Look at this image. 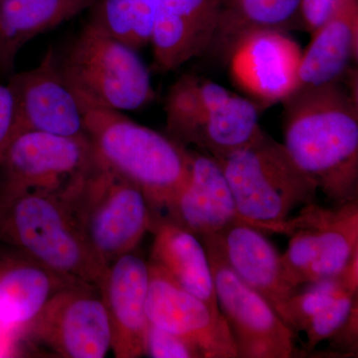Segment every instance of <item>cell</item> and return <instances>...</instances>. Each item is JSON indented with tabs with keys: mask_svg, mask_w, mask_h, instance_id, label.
<instances>
[{
	"mask_svg": "<svg viewBox=\"0 0 358 358\" xmlns=\"http://www.w3.org/2000/svg\"><path fill=\"white\" fill-rule=\"evenodd\" d=\"M284 103V145L333 206L358 200L357 68L294 91Z\"/></svg>",
	"mask_w": 358,
	"mask_h": 358,
	"instance_id": "1",
	"label": "cell"
},
{
	"mask_svg": "<svg viewBox=\"0 0 358 358\" xmlns=\"http://www.w3.org/2000/svg\"><path fill=\"white\" fill-rule=\"evenodd\" d=\"M96 159L134 183L154 214H164L189 178V148L119 110L81 103Z\"/></svg>",
	"mask_w": 358,
	"mask_h": 358,
	"instance_id": "2",
	"label": "cell"
},
{
	"mask_svg": "<svg viewBox=\"0 0 358 358\" xmlns=\"http://www.w3.org/2000/svg\"><path fill=\"white\" fill-rule=\"evenodd\" d=\"M0 241L96 289L107 268L90 249L64 190H29L1 200Z\"/></svg>",
	"mask_w": 358,
	"mask_h": 358,
	"instance_id": "3",
	"label": "cell"
},
{
	"mask_svg": "<svg viewBox=\"0 0 358 358\" xmlns=\"http://www.w3.org/2000/svg\"><path fill=\"white\" fill-rule=\"evenodd\" d=\"M214 159L230 186L240 218L262 232H270L294 209L317 199V185L284 143L263 129L245 147Z\"/></svg>",
	"mask_w": 358,
	"mask_h": 358,
	"instance_id": "4",
	"label": "cell"
},
{
	"mask_svg": "<svg viewBox=\"0 0 358 358\" xmlns=\"http://www.w3.org/2000/svg\"><path fill=\"white\" fill-rule=\"evenodd\" d=\"M56 62L79 103L124 112L155 99L150 71L138 51L92 20L65 50L56 52Z\"/></svg>",
	"mask_w": 358,
	"mask_h": 358,
	"instance_id": "5",
	"label": "cell"
},
{
	"mask_svg": "<svg viewBox=\"0 0 358 358\" xmlns=\"http://www.w3.org/2000/svg\"><path fill=\"white\" fill-rule=\"evenodd\" d=\"M259 106L195 74H185L169 88L164 105L167 136L186 148L225 157L260 133Z\"/></svg>",
	"mask_w": 358,
	"mask_h": 358,
	"instance_id": "6",
	"label": "cell"
},
{
	"mask_svg": "<svg viewBox=\"0 0 358 358\" xmlns=\"http://www.w3.org/2000/svg\"><path fill=\"white\" fill-rule=\"evenodd\" d=\"M65 193L90 249L106 268L133 253L150 231L154 213L145 194L96 159Z\"/></svg>",
	"mask_w": 358,
	"mask_h": 358,
	"instance_id": "7",
	"label": "cell"
},
{
	"mask_svg": "<svg viewBox=\"0 0 358 358\" xmlns=\"http://www.w3.org/2000/svg\"><path fill=\"white\" fill-rule=\"evenodd\" d=\"M270 232L289 237L281 263L294 288L334 277L358 254V200L331 208L317 202L305 205L296 217Z\"/></svg>",
	"mask_w": 358,
	"mask_h": 358,
	"instance_id": "8",
	"label": "cell"
},
{
	"mask_svg": "<svg viewBox=\"0 0 358 358\" xmlns=\"http://www.w3.org/2000/svg\"><path fill=\"white\" fill-rule=\"evenodd\" d=\"M95 160L88 138L20 131L0 155V201L29 190H65Z\"/></svg>",
	"mask_w": 358,
	"mask_h": 358,
	"instance_id": "9",
	"label": "cell"
},
{
	"mask_svg": "<svg viewBox=\"0 0 358 358\" xmlns=\"http://www.w3.org/2000/svg\"><path fill=\"white\" fill-rule=\"evenodd\" d=\"M20 333L59 357L103 358L112 350L107 310L89 285L61 289Z\"/></svg>",
	"mask_w": 358,
	"mask_h": 358,
	"instance_id": "10",
	"label": "cell"
},
{
	"mask_svg": "<svg viewBox=\"0 0 358 358\" xmlns=\"http://www.w3.org/2000/svg\"><path fill=\"white\" fill-rule=\"evenodd\" d=\"M203 245L219 308L232 334L238 358L293 357L296 331L260 294L238 278L213 247Z\"/></svg>",
	"mask_w": 358,
	"mask_h": 358,
	"instance_id": "11",
	"label": "cell"
},
{
	"mask_svg": "<svg viewBox=\"0 0 358 358\" xmlns=\"http://www.w3.org/2000/svg\"><path fill=\"white\" fill-rule=\"evenodd\" d=\"M147 317L152 326L176 334L202 358H238L222 313L183 289L166 270L148 261Z\"/></svg>",
	"mask_w": 358,
	"mask_h": 358,
	"instance_id": "12",
	"label": "cell"
},
{
	"mask_svg": "<svg viewBox=\"0 0 358 358\" xmlns=\"http://www.w3.org/2000/svg\"><path fill=\"white\" fill-rule=\"evenodd\" d=\"M8 79L17 108L18 133L87 138L83 110L61 75L52 47L37 67L13 73Z\"/></svg>",
	"mask_w": 358,
	"mask_h": 358,
	"instance_id": "13",
	"label": "cell"
},
{
	"mask_svg": "<svg viewBox=\"0 0 358 358\" xmlns=\"http://www.w3.org/2000/svg\"><path fill=\"white\" fill-rule=\"evenodd\" d=\"M303 50L289 32L249 35L233 50L231 75L259 107L282 103L296 88Z\"/></svg>",
	"mask_w": 358,
	"mask_h": 358,
	"instance_id": "14",
	"label": "cell"
},
{
	"mask_svg": "<svg viewBox=\"0 0 358 358\" xmlns=\"http://www.w3.org/2000/svg\"><path fill=\"white\" fill-rule=\"evenodd\" d=\"M201 242L213 247L238 278L260 294L288 324L287 305L299 289L287 281L281 255L262 231L239 219Z\"/></svg>",
	"mask_w": 358,
	"mask_h": 358,
	"instance_id": "15",
	"label": "cell"
},
{
	"mask_svg": "<svg viewBox=\"0 0 358 358\" xmlns=\"http://www.w3.org/2000/svg\"><path fill=\"white\" fill-rule=\"evenodd\" d=\"M148 262L129 253L110 263L98 289L109 317L112 350L117 358L145 355L143 345L148 322L147 296Z\"/></svg>",
	"mask_w": 358,
	"mask_h": 358,
	"instance_id": "16",
	"label": "cell"
},
{
	"mask_svg": "<svg viewBox=\"0 0 358 358\" xmlns=\"http://www.w3.org/2000/svg\"><path fill=\"white\" fill-rule=\"evenodd\" d=\"M222 0H159L150 44L159 73L178 70L206 55Z\"/></svg>",
	"mask_w": 358,
	"mask_h": 358,
	"instance_id": "17",
	"label": "cell"
},
{
	"mask_svg": "<svg viewBox=\"0 0 358 358\" xmlns=\"http://www.w3.org/2000/svg\"><path fill=\"white\" fill-rule=\"evenodd\" d=\"M189 178L162 215L189 231L201 241L241 218L218 162L199 150L189 148Z\"/></svg>",
	"mask_w": 358,
	"mask_h": 358,
	"instance_id": "18",
	"label": "cell"
},
{
	"mask_svg": "<svg viewBox=\"0 0 358 358\" xmlns=\"http://www.w3.org/2000/svg\"><path fill=\"white\" fill-rule=\"evenodd\" d=\"M81 284L53 272L13 245L0 241V334L27 326L54 294Z\"/></svg>",
	"mask_w": 358,
	"mask_h": 358,
	"instance_id": "19",
	"label": "cell"
},
{
	"mask_svg": "<svg viewBox=\"0 0 358 358\" xmlns=\"http://www.w3.org/2000/svg\"><path fill=\"white\" fill-rule=\"evenodd\" d=\"M310 36L301 55L294 92L336 81L357 64L358 0H341Z\"/></svg>",
	"mask_w": 358,
	"mask_h": 358,
	"instance_id": "20",
	"label": "cell"
},
{
	"mask_svg": "<svg viewBox=\"0 0 358 358\" xmlns=\"http://www.w3.org/2000/svg\"><path fill=\"white\" fill-rule=\"evenodd\" d=\"M150 231L154 234L150 261L166 270L183 289L212 310L222 313L210 262L199 238L162 214H152Z\"/></svg>",
	"mask_w": 358,
	"mask_h": 358,
	"instance_id": "21",
	"label": "cell"
},
{
	"mask_svg": "<svg viewBox=\"0 0 358 358\" xmlns=\"http://www.w3.org/2000/svg\"><path fill=\"white\" fill-rule=\"evenodd\" d=\"M95 0H0V73L10 77L21 49L40 34L90 10Z\"/></svg>",
	"mask_w": 358,
	"mask_h": 358,
	"instance_id": "22",
	"label": "cell"
},
{
	"mask_svg": "<svg viewBox=\"0 0 358 358\" xmlns=\"http://www.w3.org/2000/svg\"><path fill=\"white\" fill-rule=\"evenodd\" d=\"M301 0H230L224 4L206 54L227 63L244 38L260 31L300 29Z\"/></svg>",
	"mask_w": 358,
	"mask_h": 358,
	"instance_id": "23",
	"label": "cell"
},
{
	"mask_svg": "<svg viewBox=\"0 0 358 358\" xmlns=\"http://www.w3.org/2000/svg\"><path fill=\"white\" fill-rule=\"evenodd\" d=\"M159 0H95L90 20L136 51L150 44Z\"/></svg>",
	"mask_w": 358,
	"mask_h": 358,
	"instance_id": "24",
	"label": "cell"
},
{
	"mask_svg": "<svg viewBox=\"0 0 358 358\" xmlns=\"http://www.w3.org/2000/svg\"><path fill=\"white\" fill-rule=\"evenodd\" d=\"M305 285V289L296 291L287 305L288 324L294 331H305L313 315L333 303L341 294H357L348 287L341 273Z\"/></svg>",
	"mask_w": 358,
	"mask_h": 358,
	"instance_id": "25",
	"label": "cell"
},
{
	"mask_svg": "<svg viewBox=\"0 0 358 358\" xmlns=\"http://www.w3.org/2000/svg\"><path fill=\"white\" fill-rule=\"evenodd\" d=\"M357 303V294L345 293L313 315L305 329V352H312L320 343L333 336L345 324Z\"/></svg>",
	"mask_w": 358,
	"mask_h": 358,
	"instance_id": "26",
	"label": "cell"
},
{
	"mask_svg": "<svg viewBox=\"0 0 358 358\" xmlns=\"http://www.w3.org/2000/svg\"><path fill=\"white\" fill-rule=\"evenodd\" d=\"M143 353L154 358H202L201 353L176 334L148 324Z\"/></svg>",
	"mask_w": 358,
	"mask_h": 358,
	"instance_id": "27",
	"label": "cell"
},
{
	"mask_svg": "<svg viewBox=\"0 0 358 358\" xmlns=\"http://www.w3.org/2000/svg\"><path fill=\"white\" fill-rule=\"evenodd\" d=\"M17 133L15 98L8 85L0 84V155Z\"/></svg>",
	"mask_w": 358,
	"mask_h": 358,
	"instance_id": "28",
	"label": "cell"
},
{
	"mask_svg": "<svg viewBox=\"0 0 358 358\" xmlns=\"http://www.w3.org/2000/svg\"><path fill=\"white\" fill-rule=\"evenodd\" d=\"M341 0H301V30L312 35L336 10Z\"/></svg>",
	"mask_w": 358,
	"mask_h": 358,
	"instance_id": "29",
	"label": "cell"
},
{
	"mask_svg": "<svg viewBox=\"0 0 358 358\" xmlns=\"http://www.w3.org/2000/svg\"><path fill=\"white\" fill-rule=\"evenodd\" d=\"M329 350L343 355H357L358 348V305L353 307L350 317L343 327L331 336Z\"/></svg>",
	"mask_w": 358,
	"mask_h": 358,
	"instance_id": "30",
	"label": "cell"
},
{
	"mask_svg": "<svg viewBox=\"0 0 358 358\" xmlns=\"http://www.w3.org/2000/svg\"><path fill=\"white\" fill-rule=\"evenodd\" d=\"M9 339L7 338L6 336H4V334H0V357H1L2 355H6V353H8L7 352V348H9L8 345Z\"/></svg>",
	"mask_w": 358,
	"mask_h": 358,
	"instance_id": "31",
	"label": "cell"
},
{
	"mask_svg": "<svg viewBox=\"0 0 358 358\" xmlns=\"http://www.w3.org/2000/svg\"><path fill=\"white\" fill-rule=\"evenodd\" d=\"M228 1H230V0H222L223 6H224V4L227 3Z\"/></svg>",
	"mask_w": 358,
	"mask_h": 358,
	"instance_id": "32",
	"label": "cell"
}]
</instances>
